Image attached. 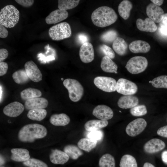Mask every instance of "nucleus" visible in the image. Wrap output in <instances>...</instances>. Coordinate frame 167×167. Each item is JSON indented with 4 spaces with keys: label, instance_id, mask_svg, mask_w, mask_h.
I'll return each mask as SVG.
<instances>
[{
    "label": "nucleus",
    "instance_id": "nucleus-1",
    "mask_svg": "<svg viewBox=\"0 0 167 167\" xmlns=\"http://www.w3.org/2000/svg\"><path fill=\"white\" fill-rule=\"evenodd\" d=\"M91 18L95 26L104 28L114 23L118 19V16L112 8L107 6H101L92 12Z\"/></svg>",
    "mask_w": 167,
    "mask_h": 167
},
{
    "label": "nucleus",
    "instance_id": "nucleus-2",
    "mask_svg": "<svg viewBox=\"0 0 167 167\" xmlns=\"http://www.w3.org/2000/svg\"><path fill=\"white\" fill-rule=\"evenodd\" d=\"M47 131L44 126L36 124H29L24 126L19 131V140L24 142H32L37 139L44 138Z\"/></svg>",
    "mask_w": 167,
    "mask_h": 167
},
{
    "label": "nucleus",
    "instance_id": "nucleus-3",
    "mask_svg": "<svg viewBox=\"0 0 167 167\" xmlns=\"http://www.w3.org/2000/svg\"><path fill=\"white\" fill-rule=\"evenodd\" d=\"M19 12L14 6L7 5L2 8L0 12V24L7 28H12L18 23Z\"/></svg>",
    "mask_w": 167,
    "mask_h": 167
},
{
    "label": "nucleus",
    "instance_id": "nucleus-4",
    "mask_svg": "<svg viewBox=\"0 0 167 167\" xmlns=\"http://www.w3.org/2000/svg\"><path fill=\"white\" fill-rule=\"evenodd\" d=\"M63 84L67 89L69 97L72 101L76 102L81 99L84 94V89L78 81L68 78L63 81Z\"/></svg>",
    "mask_w": 167,
    "mask_h": 167
},
{
    "label": "nucleus",
    "instance_id": "nucleus-5",
    "mask_svg": "<svg viewBox=\"0 0 167 167\" xmlns=\"http://www.w3.org/2000/svg\"><path fill=\"white\" fill-rule=\"evenodd\" d=\"M49 34L53 40H62L69 38L71 36V28L68 23L62 22L50 28L49 30Z\"/></svg>",
    "mask_w": 167,
    "mask_h": 167
},
{
    "label": "nucleus",
    "instance_id": "nucleus-6",
    "mask_svg": "<svg viewBox=\"0 0 167 167\" xmlns=\"http://www.w3.org/2000/svg\"><path fill=\"white\" fill-rule=\"evenodd\" d=\"M148 66L146 58L141 56H136L131 58L127 62L125 67L130 73L136 74L144 71Z\"/></svg>",
    "mask_w": 167,
    "mask_h": 167
},
{
    "label": "nucleus",
    "instance_id": "nucleus-7",
    "mask_svg": "<svg viewBox=\"0 0 167 167\" xmlns=\"http://www.w3.org/2000/svg\"><path fill=\"white\" fill-rule=\"evenodd\" d=\"M93 82L97 88L104 92H110L116 91L117 82L112 78L97 76L94 78Z\"/></svg>",
    "mask_w": 167,
    "mask_h": 167
},
{
    "label": "nucleus",
    "instance_id": "nucleus-8",
    "mask_svg": "<svg viewBox=\"0 0 167 167\" xmlns=\"http://www.w3.org/2000/svg\"><path fill=\"white\" fill-rule=\"evenodd\" d=\"M138 90V87L135 83L125 79L120 78L117 82L116 91L124 95H134Z\"/></svg>",
    "mask_w": 167,
    "mask_h": 167
},
{
    "label": "nucleus",
    "instance_id": "nucleus-9",
    "mask_svg": "<svg viewBox=\"0 0 167 167\" xmlns=\"http://www.w3.org/2000/svg\"><path fill=\"white\" fill-rule=\"evenodd\" d=\"M147 125L146 120L143 118H138L129 123L127 125L126 131L131 137L135 136L141 133L145 129Z\"/></svg>",
    "mask_w": 167,
    "mask_h": 167
},
{
    "label": "nucleus",
    "instance_id": "nucleus-10",
    "mask_svg": "<svg viewBox=\"0 0 167 167\" xmlns=\"http://www.w3.org/2000/svg\"><path fill=\"white\" fill-rule=\"evenodd\" d=\"M24 66L26 73L30 79L35 82L42 80V73L37 66L32 61L27 62Z\"/></svg>",
    "mask_w": 167,
    "mask_h": 167
},
{
    "label": "nucleus",
    "instance_id": "nucleus-11",
    "mask_svg": "<svg viewBox=\"0 0 167 167\" xmlns=\"http://www.w3.org/2000/svg\"><path fill=\"white\" fill-rule=\"evenodd\" d=\"M79 55L81 60L84 63L92 62L94 58V49L92 44L89 42L83 44L79 49Z\"/></svg>",
    "mask_w": 167,
    "mask_h": 167
},
{
    "label": "nucleus",
    "instance_id": "nucleus-12",
    "mask_svg": "<svg viewBox=\"0 0 167 167\" xmlns=\"http://www.w3.org/2000/svg\"><path fill=\"white\" fill-rule=\"evenodd\" d=\"M146 12L148 18L156 23L162 20L164 14L163 9L153 3H150L147 6Z\"/></svg>",
    "mask_w": 167,
    "mask_h": 167
},
{
    "label": "nucleus",
    "instance_id": "nucleus-13",
    "mask_svg": "<svg viewBox=\"0 0 167 167\" xmlns=\"http://www.w3.org/2000/svg\"><path fill=\"white\" fill-rule=\"evenodd\" d=\"M92 114L97 118L103 120H107L112 118L113 113L111 109L105 105H98L93 109Z\"/></svg>",
    "mask_w": 167,
    "mask_h": 167
},
{
    "label": "nucleus",
    "instance_id": "nucleus-14",
    "mask_svg": "<svg viewBox=\"0 0 167 167\" xmlns=\"http://www.w3.org/2000/svg\"><path fill=\"white\" fill-rule=\"evenodd\" d=\"M24 107L21 103L14 101L10 103L3 109V113L5 115L11 117L19 115L24 111Z\"/></svg>",
    "mask_w": 167,
    "mask_h": 167
},
{
    "label": "nucleus",
    "instance_id": "nucleus-15",
    "mask_svg": "<svg viewBox=\"0 0 167 167\" xmlns=\"http://www.w3.org/2000/svg\"><path fill=\"white\" fill-rule=\"evenodd\" d=\"M165 147L164 141L159 139H152L147 142L143 146L144 151L149 154L159 152L163 149Z\"/></svg>",
    "mask_w": 167,
    "mask_h": 167
},
{
    "label": "nucleus",
    "instance_id": "nucleus-16",
    "mask_svg": "<svg viewBox=\"0 0 167 167\" xmlns=\"http://www.w3.org/2000/svg\"><path fill=\"white\" fill-rule=\"evenodd\" d=\"M68 16L66 11L59 9L51 12L45 19L46 23L48 24H55L66 19Z\"/></svg>",
    "mask_w": 167,
    "mask_h": 167
},
{
    "label": "nucleus",
    "instance_id": "nucleus-17",
    "mask_svg": "<svg viewBox=\"0 0 167 167\" xmlns=\"http://www.w3.org/2000/svg\"><path fill=\"white\" fill-rule=\"evenodd\" d=\"M48 102L45 98L38 97L28 99L24 103L25 108L27 110L44 109L48 105Z\"/></svg>",
    "mask_w": 167,
    "mask_h": 167
},
{
    "label": "nucleus",
    "instance_id": "nucleus-18",
    "mask_svg": "<svg viewBox=\"0 0 167 167\" xmlns=\"http://www.w3.org/2000/svg\"><path fill=\"white\" fill-rule=\"evenodd\" d=\"M139 100L137 97L132 95H124L118 101V107L123 109L131 108L138 105Z\"/></svg>",
    "mask_w": 167,
    "mask_h": 167
},
{
    "label": "nucleus",
    "instance_id": "nucleus-19",
    "mask_svg": "<svg viewBox=\"0 0 167 167\" xmlns=\"http://www.w3.org/2000/svg\"><path fill=\"white\" fill-rule=\"evenodd\" d=\"M137 28L139 30L146 32H153L157 29L155 23L149 18H147L144 20L140 18L136 21Z\"/></svg>",
    "mask_w": 167,
    "mask_h": 167
},
{
    "label": "nucleus",
    "instance_id": "nucleus-20",
    "mask_svg": "<svg viewBox=\"0 0 167 167\" xmlns=\"http://www.w3.org/2000/svg\"><path fill=\"white\" fill-rule=\"evenodd\" d=\"M130 51L134 53H146L148 52L151 46L147 42L141 40L132 41L129 45Z\"/></svg>",
    "mask_w": 167,
    "mask_h": 167
},
{
    "label": "nucleus",
    "instance_id": "nucleus-21",
    "mask_svg": "<svg viewBox=\"0 0 167 167\" xmlns=\"http://www.w3.org/2000/svg\"><path fill=\"white\" fill-rule=\"evenodd\" d=\"M49 159L54 164L63 165L68 161L69 157L65 152L55 149L52 151Z\"/></svg>",
    "mask_w": 167,
    "mask_h": 167
},
{
    "label": "nucleus",
    "instance_id": "nucleus-22",
    "mask_svg": "<svg viewBox=\"0 0 167 167\" xmlns=\"http://www.w3.org/2000/svg\"><path fill=\"white\" fill-rule=\"evenodd\" d=\"M12 160L17 162H24L30 158L28 151L25 148H14L11 150Z\"/></svg>",
    "mask_w": 167,
    "mask_h": 167
},
{
    "label": "nucleus",
    "instance_id": "nucleus-23",
    "mask_svg": "<svg viewBox=\"0 0 167 167\" xmlns=\"http://www.w3.org/2000/svg\"><path fill=\"white\" fill-rule=\"evenodd\" d=\"M101 67L102 70L106 72L117 73L118 67L116 63L110 58L105 56L101 61Z\"/></svg>",
    "mask_w": 167,
    "mask_h": 167
},
{
    "label": "nucleus",
    "instance_id": "nucleus-24",
    "mask_svg": "<svg viewBox=\"0 0 167 167\" xmlns=\"http://www.w3.org/2000/svg\"><path fill=\"white\" fill-rule=\"evenodd\" d=\"M70 121L69 117L64 113L53 114L49 119L50 122L51 124L57 126L66 125L69 123Z\"/></svg>",
    "mask_w": 167,
    "mask_h": 167
},
{
    "label": "nucleus",
    "instance_id": "nucleus-25",
    "mask_svg": "<svg viewBox=\"0 0 167 167\" xmlns=\"http://www.w3.org/2000/svg\"><path fill=\"white\" fill-rule=\"evenodd\" d=\"M108 124L107 120H91L86 122L84 127L86 130L88 131L97 130L106 126Z\"/></svg>",
    "mask_w": 167,
    "mask_h": 167
},
{
    "label": "nucleus",
    "instance_id": "nucleus-26",
    "mask_svg": "<svg viewBox=\"0 0 167 167\" xmlns=\"http://www.w3.org/2000/svg\"><path fill=\"white\" fill-rule=\"evenodd\" d=\"M132 7V4L130 1L127 0L122 1L118 6L119 15L123 19H127L130 16V12Z\"/></svg>",
    "mask_w": 167,
    "mask_h": 167
},
{
    "label": "nucleus",
    "instance_id": "nucleus-27",
    "mask_svg": "<svg viewBox=\"0 0 167 167\" xmlns=\"http://www.w3.org/2000/svg\"><path fill=\"white\" fill-rule=\"evenodd\" d=\"M112 47L113 50L117 54L122 56L126 54L128 45L123 39L120 37H117L113 42Z\"/></svg>",
    "mask_w": 167,
    "mask_h": 167
},
{
    "label": "nucleus",
    "instance_id": "nucleus-28",
    "mask_svg": "<svg viewBox=\"0 0 167 167\" xmlns=\"http://www.w3.org/2000/svg\"><path fill=\"white\" fill-rule=\"evenodd\" d=\"M97 143V141L89 138H83L79 140L77 145L80 149L89 152L96 147Z\"/></svg>",
    "mask_w": 167,
    "mask_h": 167
},
{
    "label": "nucleus",
    "instance_id": "nucleus-29",
    "mask_svg": "<svg viewBox=\"0 0 167 167\" xmlns=\"http://www.w3.org/2000/svg\"><path fill=\"white\" fill-rule=\"evenodd\" d=\"M41 95V92L40 90L31 88L25 89L20 93L21 99L25 101L30 99L39 97Z\"/></svg>",
    "mask_w": 167,
    "mask_h": 167
},
{
    "label": "nucleus",
    "instance_id": "nucleus-30",
    "mask_svg": "<svg viewBox=\"0 0 167 167\" xmlns=\"http://www.w3.org/2000/svg\"><path fill=\"white\" fill-rule=\"evenodd\" d=\"M65 152L71 159L76 160L83 155V152L76 146L72 144L66 146L64 148Z\"/></svg>",
    "mask_w": 167,
    "mask_h": 167
},
{
    "label": "nucleus",
    "instance_id": "nucleus-31",
    "mask_svg": "<svg viewBox=\"0 0 167 167\" xmlns=\"http://www.w3.org/2000/svg\"><path fill=\"white\" fill-rule=\"evenodd\" d=\"M47 113L46 110L44 109H32L28 111L27 116L31 120L40 121L46 117Z\"/></svg>",
    "mask_w": 167,
    "mask_h": 167
},
{
    "label": "nucleus",
    "instance_id": "nucleus-32",
    "mask_svg": "<svg viewBox=\"0 0 167 167\" xmlns=\"http://www.w3.org/2000/svg\"><path fill=\"white\" fill-rule=\"evenodd\" d=\"M99 167H115L114 157L108 153L104 154L99 159Z\"/></svg>",
    "mask_w": 167,
    "mask_h": 167
},
{
    "label": "nucleus",
    "instance_id": "nucleus-33",
    "mask_svg": "<svg viewBox=\"0 0 167 167\" xmlns=\"http://www.w3.org/2000/svg\"><path fill=\"white\" fill-rule=\"evenodd\" d=\"M14 81L19 84H24L29 80L25 70L20 69L14 72L12 75Z\"/></svg>",
    "mask_w": 167,
    "mask_h": 167
},
{
    "label": "nucleus",
    "instance_id": "nucleus-34",
    "mask_svg": "<svg viewBox=\"0 0 167 167\" xmlns=\"http://www.w3.org/2000/svg\"><path fill=\"white\" fill-rule=\"evenodd\" d=\"M79 1V0H58V7L64 11L72 9L78 5Z\"/></svg>",
    "mask_w": 167,
    "mask_h": 167
},
{
    "label": "nucleus",
    "instance_id": "nucleus-35",
    "mask_svg": "<svg viewBox=\"0 0 167 167\" xmlns=\"http://www.w3.org/2000/svg\"><path fill=\"white\" fill-rule=\"evenodd\" d=\"M119 166L120 167H138L135 158L129 154L125 155L122 157Z\"/></svg>",
    "mask_w": 167,
    "mask_h": 167
},
{
    "label": "nucleus",
    "instance_id": "nucleus-36",
    "mask_svg": "<svg viewBox=\"0 0 167 167\" xmlns=\"http://www.w3.org/2000/svg\"><path fill=\"white\" fill-rule=\"evenodd\" d=\"M152 85L156 88L167 89V75H162L154 78L152 81Z\"/></svg>",
    "mask_w": 167,
    "mask_h": 167
},
{
    "label": "nucleus",
    "instance_id": "nucleus-37",
    "mask_svg": "<svg viewBox=\"0 0 167 167\" xmlns=\"http://www.w3.org/2000/svg\"><path fill=\"white\" fill-rule=\"evenodd\" d=\"M117 32L114 30H110L103 34L101 37V40L105 42L110 43L115 40L117 37Z\"/></svg>",
    "mask_w": 167,
    "mask_h": 167
},
{
    "label": "nucleus",
    "instance_id": "nucleus-38",
    "mask_svg": "<svg viewBox=\"0 0 167 167\" xmlns=\"http://www.w3.org/2000/svg\"><path fill=\"white\" fill-rule=\"evenodd\" d=\"M131 114L135 116H140L145 115L147 113L146 106L144 105H138L131 108Z\"/></svg>",
    "mask_w": 167,
    "mask_h": 167
},
{
    "label": "nucleus",
    "instance_id": "nucleus-39",
    "mask_svg": "<svg viewBox=\"0 0 167 167\" xmlns=\"http://www.w3.org/2000/svg\"><path fill=\"white\" fill-rule=\"evenodd\" d=\"M24 165L28 167H48L45 162L40 160L33 158H30L23 162Z\"/></svg>",
    "mask_w": 167,
    "mask_h": 167
},
{
    "label": "nucleus",
    "instance_id": "nucleus-40",
    "mask_svg": "<svg viewBox=\"0 0 167 167\" xmlns=\"http://www.w3.org/2000/svg\"><path fill=\"white\" fill-rule=\"evenodd\" d=\"M101 51L105 55L111 59H113L115 57V54L113 50L109 46L102 44L100 46Z\"/></svg>",
    "mask_w": 167,
    "mask_h": 167
},
{
    "label": "nucleus",
    "instance_id": "nucleus-41",
    "mask_svg": "<svg viewBox=\"0 0 167 167\" xmlns=\"http://www.w3.org/2000/svg\"><path fill=\"white\" fill-rule=\"evenodd\" d=\"M89 138L97 141L102 139L103 137L102 131L100 130H96L90 131L88 134Z\"/></svg>",
    "mask_w": 167,
    "mask_h": 167
},
{
    "label": "nucleus",
    "instance_id": "nucleus-42",
    "mask_svg": "<svg viewBox=\"0 0 167 167\" xmlns=\"http://www.w3.org/2000/svg\"><path fill=\"white\" fill-rule=\"evenodd\" d=\"M15 1L19 4L26 7L32 6L34 1L33 0H15Z\"/></svg>",
    "mask_w": 167,
    "mask_h": 167
},
{
    "label": "nucleus",
    "instance_id": "nucleus-43",
    "mask_svg": "<svg viewBox=\"0 0 167 167\" xmlns=\"http://www.w3.org/2000/svg\"><path fill=\"white\" fill-rule=\"evenodd\" d=\"M8 69V65L7 63L4 62H0V76L5 75L7 72Z\"/></svg>",
    "mask_w": 167,
    "mask_h": 167
},
{
    "label": "nucleus",
    "instance_id": "nucleus-44",
    "mask_svg": "<svg viewBox=\"0 0 167 167\" xmlns=\"http://www.w3.org/2000/svg\"><path fill=\"white\" fill-rule=\"evenodd\" d=\"M157 133L160 136L167 138V125L159 128L157 131Z\"/></svg>",
    "mask_w": 167,
    "mask_h": 167
},
{
    "label": "nucleus",
    "instance_id": "nucleus-45",
    "mask_svg": "<svg viewBox=\"0 0 167 167\" xmlns=\"http://www.w3.org/2000/svg\"><path fill=\"white\" fill-rule=\"evenodd\" d=\"M8 55V52L7 49L2 48L0 49V62H2L6 59Z\"/></svg>",
    "mask_w": 167,
    "mask_h": 167
},
{
    "label": "nucleus",
    "instance_id": "nucleus-46",
    "mask_svg": "<svg viewBox=\"0 0 167 167\" xmlns=\"http://www.w3.org/2000/svg\"><path fill=\"white\" fill-rule=\"evenodd\" d=\"M8 35V31L5 27L0 24V37L2 38H6Z\"/></svg>",
    "mask_w": 167,
    "mask_h": 167
},
{
    "label": "nucleus",
    "instance_id": "nucleus-47",
    "mask_svg": "<svg viewBox=\"0 0 167 167\" xmlns=\"http://www.w3.org/2000/svg\"><path fill=\"white\" fill-rule=\"evenodd\" d=\"M78 39L79 42L82 45L85 43L88 42V37L85 34L81 33L78 36Z\"/></svg>",
    "mask_w": 167,
    "mask_h": 167
},
{
    "label": "nucleus",
    "instance_id": "nucleus-48",
    "mask_svg": "<svg viewBox=\"0 0 167 167\" xmlns=\"http://www.w3.org/2000/svg\"><path fill=\"white\" fill-rule=\"evenodd\" d=\"M160 27H167V13L164 14L162 20L159 23Z\"/></svg>",
    "mask_w": 167,
    "mask_h": 167
},
{
    "label": "nucleus",
    "instance_id": "nucleus-49",
    "mask_svg": "<svg viewBox=\"0 0 167 167\" xmlns=\"http://www.w3.org/2000/svg\"><path fill=\"white\" fill-rule=\"evenodd\" d=\"M161 157L162 161L167 165V150L165 151L162 152Z\"/></svg>",
    "mask_w": 167,
    "mask_h": 167
},
{
    "label": "nucleus",
    "instance_id": "nucleus-50",
    "mask_svg": "<svg viewBox=\"0 0 167 167\" xmlns=\"http://www.w3.org/2000/svg\"><path fill=\"white\" fill-rule=\"evenodd\" d=\"M153 3L158 6H161L163 3L164 0H151Z\"/></svg>",
    "mask_w": 167,
    "mask_h": 167
},
{
    "label": "nucleus",
    "instance_id": "nucleus-51",
    "mask_svg": "<svg viewBox=\"0 0 167 167\" xmlns=\"http://www.w3.org/2000/svg\"><path fill=\"white\" fill-rule=\"evenodd\" d=\"M160 31L162 34L165 35H167V27H160Z\"/></svg>",
    "mask_w": 167,
    "mask_h": 167
},
{
    "label": "nucleus",
    "instance_id": "nucleus-52",
    "mask_svg": "<svg viewBox=\"0 0 167 167\" xmlns=\"http://www.w3.org/2000/svg\"><path fill=\"white\" fill-rule=\"evenodd\" d=\"M143 167H155L152 164L150 163L149 162H146L145 163Z\"/></svg>",
    "mask_w": 167,
    "mask_h": 167
},
{
    "label": "nucleus",
    "instance_id": "nucleus-53",
    "mask_svg": "<svg viewBox=\"0 0 167 167\" xmlns=\"http://www.w3.org/2000/svg\"><path fill=\"white\" fill-rule=\"evenodd\" d=\"M4 163V160L2 157L1 155L0 156V165H3Z\"/></svg>",
    "mask_w": 167,
    "mask_h": 167
},
{
    "label": "nucleus",
    "instance_id": "nucleus-54",
    "mask_svg": "<svg viewBox=\"0 0 167 167\" xmlns=\"http://www.w3.org/2000/svg\"><path fill=\"white\" fill-rule=\"evenodd\" d=\"M62 80H63V79L62 78Z\"/></svg>",
    "mask_w": 167,
    "mask_h": 167
},
{
    "label": "nucleus",
    "instance_id": "nucleus-55",
    "mask_svg": "<svg viewBox=\"0 0 167 167\" xmlns=\"http://www.w3.org/2000/svg\"><path fill=\"white\" fill-rule=\"evenodd\" d=\"M0 167H4V166H1Z\"/></svg>",
    "mask_w": 167,
    "mask_h": 167
},
{
    "label": "nucleus",
    "instance_id": "nucleus-56",
    "mask_svg": "<svg viewBox=\"0 0 167 167\" xmlns=\"http://www.w3.org/2000/svg\"></svg>",
    "mask_w": 167,
    "mask_h": 167
}]
</instances>
